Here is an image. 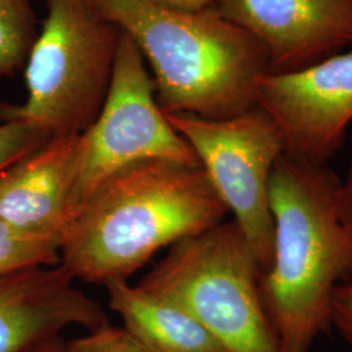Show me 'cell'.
<instances>
[{"label": "cell", "instance_id": "1", "mask_svg": "<svg viewBox=\"0 0 352 352\" xmlns=\"http://www.w3.org/2000/svg\"><path fill=\"white\" fill-rule=\"evenodd\" d=\"M340 176L283 153L269 183L273 254L260 272L265 312L280 352H309L331 329L336 289L352 279V234L340 210Z\"/></svg>", "mask_w": 352, "mask_h": 352}, {"label": "cell", "instance_id": "2", "mask_svg": "<svg viewBox=\"0 0 352 352\" xmlns=\"http://www.w3.org/2000/svg\"><path fill=\"white\" fill-rule=\"evenodd\" d=\"M227 213L202 167L140 161L84 202L64 228L60 264L88 283L126 280L160 250L222 223Z\"/></svg>", "mask_w": 352, "mask_h": 352}, {"label": "cell", "instance_id": "3", "mask_svg": "<svg viewBox=\"0 0 352 352\" xmlns=\"http://www.w3.org/2000/svg\"><path fill=\"white\" fill-rule=\"evenodd\" d=\"M139 47L164 113L228 119L257 107L272 72L263 43L214 7L187 12L148 0H90Z\"/></svg>", "mask_w": 352, "mask_h": 352}, {"label": "cell", "instance_id": "4", "mask_svg": "<svg viewBox=\"0 0 352 352\" xmlns=\"http://www.w3.org/2000/svg\"><path fill=\"white\" fill-rule=\"evenodd\" d=\"M47 16L25 62L28 96L0 102V123L54 136L81 135L101 111L122 30L90 0H46Z\"/></svg>", "mask_w": 352, "mask_h": 352}, {"label": "cell", "instance_id": "5", "mask_svg": "<svg viewBox=\"0 0 352 352\" xmlns=\"http://www.w3.org/2000/svg\"><path fill=\"white\" fill-rule=\"evenodd\" d=\"M260 272L240 227L223 221L171 245L139 286L186 309L226 352H280Z\"/></svg>", "mask_w": 352, "mask_h": 352}, {"label": "cell", "instance_id": "6", "mask_svg": "<svg viewBox=\"0 0 352 352\" xmlns=\"http://www.w3.org/2000/svg\"><path fill=\"white\" fill-rule=\"evenodd\" d=\"M144 60L138 45L122 32L101 111L81 133L69 222L103 180L129 164L166 160L201 167L158 104L155 84Z\"/></svg>", "mask_w": 352, "mask_h": 352}, {"label": "cell", "instance_id": "7", "mask_svg": "<svg viewBox=\"0 0 352 352\" xmlns=\"http://www.w3.org/2000/svg\"><path fill=\"white\" fill-rule=\"evenodd\" d=\"M164 115L195 151L264 272L272 261L274 236L269 183L274 164L285 153L277 123L258 106L217 120L192 113Z\"/></svg>", "mask_w": 352, "mask_h": 352}, {"label": "cell", "instance_id": "8", "mask_svg": "<svg viewBox=\"0 0 352 352\" xmlns=\"http://www.w3.org/2000/svg\"><path fill=\"white\" fill-rule=\"evenodd\" d=\"M257 106L277 123L286 153L327 164L352 122V50L296 72L267 74Z\"/></svg>", "mask_w": 352, "mask_h": 352}, {"label": "cell", "instance_id": "9", "mask_svg": "<svg viewBox=\"0 0 352 352\" xmlns=\"http://www.w3.org/2000/svg\"><path fill=\"white\" fill-rule=\"evenodd\" d=\"M214 8L248 30L273 74H291L352 46V0H218Z\"/></svg>", "mask_w": 352, "mask_h": 352}, {"label": "cell", "instance_id": "10", "mask_svg": "<svg viewBox=\"0 0 352 352\" xmlns=\"http://www.w3.org/2000/svg\"><path fill=\"white\" fill-rule=\"evenodd\" d=\"M74 280L62 264L0 278V352L28 351L74 325L89 331L107 325L100 302Z\"/></svg>", "mask_w": 352, "mask_h": 352}, {"label": "cell", "instance_id": "11", "mask_svg": "<svg viewBox=\"0 0 352 352\" xmlns=\"http://www.w3.org/2000/svg\"><path fill=\"white\" fill-rule=\"evenodd\" d=\"M81 135L54 136L0 173V218L26 232L62 236L71 219Z\"/></svg>", "mask_w": 352, "mask_h": 352}, {"label": "cell", "instance_id": "12", "mask_svg": "<svg viewBox=\"0 0 352 352\" xmlns=\"http://www.w3.org/2000/svg\"><path fill=\"white\" fill-rule=\"evenodd\" d=\"M124 330L151 352H226L186 309L126 280L104 285Z\"/></svg>", "mask_w": 352, "mask_h": 352}, {"label": "cell", "instance_id": "13", "mask_svg": "<svg viewBox=\"0 0 352 352\" xmlns=\"http://www.w3.org/2000/svg\"><path fill=\"white\" fill-rule=\"evenodd\" d=\"M62 236L26 232L0 218V278L60 264Z\"/></svg>", "mask_w": 352, "mask_h": 352}, {"label": "cell", "instance_id": "14", "mask_svg": "<svg viewBox=\"0 0 352 352\" xmlns=\"http://www.w3.org/2000/svg\"><path fill=\"white\" fill-rule=\"evenodd\" d=\"M37 34L30 0H0V76L13 75L25 65Z\"/></svg>", "mask_w": 352, "mask_h": 352}, {"label": "cell", "instance_id": "15", "mask_svg": "<svg viewBox=\"0 0 352 352\" xmlns=\"http://www.w3.org/2000/svg\"><path fill=\"white\" fill-rule=\"evenodd\" d=\"M50 139L47 132L37 126L19 122L0 123V173Z\"/></svg>", "mask_w": 352, "mask_h": 352}, {"label": "cell", "instance_id": "16", "mask_svg": "<svg viewBox=\"0 0 352 352\" xmlns=\"http://www.w3.org/2000/svg\"><path fill=\"white\" fill-rule=\"evenodd\" d=\"M69 352H151L133 340L124 329L110 324L91 330L88 336L67 342Z\"/></svg>", "mask_w": 352, "mask_h": 352}, {"label": "cell", "instance_id": "17", "mask_svg": "<svg viewBox=\"0 0 352 352\" xmlns=\"http://www.w3.org/2000/svg\"><path fill=\"white\" fill-rule=\"evenodd\" d=\"M331 327L352 350V279L340 285L333 294Z\"/></svg>", "mask_w": 352, "mask_h": 352}, {"label": "cell", "instance_id": "18", "mask_svg": "<svg viewBox=\"0 0 352 352\" xmlns=\"http://www.w3.org/2000/svg\"><path fill=\"white\" fill-rule=\"evenodd\" d=\"M340 210L344 226L352 234V160L346 177L340 180Z\"/></svg>", "mask_w": 352, "mask_h": 352}, {"label": "cell", "instance_id": "19", "mask_svg": "<svg viewBox=\"0 0 352 352\" xmlns=\"http://www.w3.org/2000/svg\"><path fill=\"white\" fill-rule=\"evenodd\" d=\"M148 1L164 8L176 10V11H187V12L212 8L218 3V0H148Z\"/></svg>", "mask_w": 352, "mask_h": 352}, {"label": "cell", "instance_id": "20", "mask_svg": "<svg viewBox=\"0 0 352 352\" xmlns=\"http://www.w3.org/2000/svg\"><path fill=\"white\" fill-rule=\"evenodd\" d=\"M25 352H69L67 342H64L60 337L55 340H49L46 343H42L39 346H36L30 350Z\"/></svg>", "mask_w": 352, "mask_h": 352}]
</instances>
